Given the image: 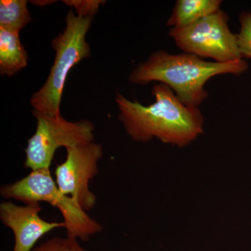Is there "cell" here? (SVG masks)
I'll list each match as a JSON object with an SVG mask.
<instances>
[{
    "label": "cell",
    "instance_id": "cell-1",
    "mask_svg": "<svg viewBox=\"0 0 251 251\" xmlns=\"http://www.w3.org/2000/svg\"><path fill=\"white\" fill-rule=\"evenodd\" d=\"M155 101L148 106L117 94L119 120L136 142L157 139L179 148L188 146L204 133V119L196 107L185 105L168 86L153 85Z\"/></svg>",
    "mask_w": 251,
    "mask_h": 251
},
{
    "label": "cell",
    "instance_id": "cell-2",
    "mask_svg": "<svg viewBox=\"0 0 251 251\" xmlns=\"http://www.w3.org/2000/svg\"><path fill=\"white\" fill-rule=\"evenodd\" d=\"M248 67L244 59L227 63L207 62L195 54L160 50L138 64L130 74L129 80L138 85L154 81L164 84L185 105L198 108L207 98L204 86L209 80L223 74L239 75Z\"/></svg>",
    "mask_w": 251,
    "mask_h": 251
},
{
    "label": "cell",
    "instance_id": "cell-3",
    "mask_svg": "<svg viewBox=\"0 0 251 251\" xmlns=\"http://www.w3.org/2000/svg\"><path fill=\"white\" fill-rule=\"evenodd\" d=\"M93 18L82 17L72 10L66 18L64 31L52 40L55 59L45 84L32 96L30 104L34 110L50 116H59L63 90L67 77L74 66L90 55L86 35Z\"/></svg>",
    "mask_w": 251,
    "mask_h": 251
},
{
    "label": "cell",
    "instance_id": "cell-4",
    "mask_svg": "<svg viewBox=\"0 0 251 251\" xmlns=\"http://www.w3.org/2000/svg\"><path fill=\"white\" fill-rule=\"evenodd\" d=\"M1 197L27 204L47 202L58 209L65 225L67 236L87 241L99 233L103 226L88 215L73 198L61 192L50 168L32 171L22 179L0 189Z\"/></svg>",
    "mask_w": 251,
    "mask_h": 251
},
{
    "label": "cell",
    "instance_id": "cell-5",
    "mask_svg": "<svg viewBox=\"0 0 251 251\" xmlns=\"http://www.w3.org/2000/svg\"><path fill=\"white\" fill-rule=\"evenodd\" d=\"M36 120L34 134L28 140L25 168L31 171L50 168L54 153L60 148L79 146L94 141V126L89 120L67 121L59 116L33 110Z\"/></svg>",
    "mask_w": 251,
    "mask_h": 251
},
{
    "label": "cell",
    "instance_id": "cell-6",
    "mask_svg": "<svg viewBox=\"0 0 251 251\" xmlns=\"http://www.w3.org/2000/svg\"><path fill=\"white\" fill-rule=\"evenodd\" d=\"M228 21V16L221 9L189 25L171 28L169 35L185 53L216 62H234L243 59Z\"/></svg>",
    "mask_w": 251,
    "mask_h": 251
},
{
    "label": "cell",
    "instance_id": "cell-7",
    "mask_svg": "<svg viewBox=\"0 0 251 251\" xmlns=\"http://www.w3.org/2000/svg\"><path fill=\"white\" fill-rule=\"evenodd\" d=\"M66 150L65 161L54 169V181L61 192L73 198L88 212L97 204V197L90 190V183L99 173L103 147L94 141Z\"/></svg>",
    "mask_w": 251,
    "mask_h": 251
},
{
    "label": "cell",
    "instance_id": "cell-8",
    "mask_svg": "<svg viewBox=\"0 0 251 251\" xmlns=\"http://www.w3.org/2000/svg\"><path fill=\"white\" fill-rule=\"evenodd\" d=\"M41 210L39 202L18 205L8 201L0 204V220L14 234V251H32L46 234L54 229L65 228L63 221L51 222L42 219Z\"/></svg>",
    "mask_w": 251,
    "mask_h": 251
},
{
    "label": "cell",
    "instance_id": "cell-9",
    "mask_svg": "<svg viewBox=\"0 0 251 251\" xmlns=\"http://www.w3.org/2000/svg\"><path fill=\"white\" fill-rule=\"evenodd\" d=\"M221 0H178L167 25L180 27L189 25L221 10Z\"/></svg>",
    "mask_w": 251,
    "mask_h": 251
},
{
    "label": "cell",
    "instance_id": "cell-10",
    "mask_svg": "<svg viewBox=\"0 0 251 251\" xmlns=\"http://www.w3.org/2000/svg\"><path fill=\"white\" fill-rule=\"evenodd\" d=\"M27 61L19 33L0 28V74L12 76L27 66Z\"/></svg>",
    "mask_w": 251,
    "mask_h": 251
},
{
    "label": "cell",
    "instance_id": "cell-11",
    "mask_svg": "<svg viewBox=\"0 0 251 251\" xmlns=\"http://www.w3.org/2000/svg\"><path fill=\"white\" fill-rule=\"evenodd\" d=\"M31 20L25 0L0 1V28L19 33Z\"/></svg>",
    "mask_w": 251,
    "mask_h": 251
},
{
    "label": "cell",
    "instance_id": "cell-12",
    "mask_svg": "<svg viewBox=\"0 0 251 251\" xmlns=\"http://www.w3.org/2000/svg\"><path fill=\"white\" fill-rule=\"evenodd\" d=\"M240 31L237 34V44L242 58L251 59V11L239 16Z\"/></svg>",
    "mask_w": 251,
    "mask_h": 251
},
{
    "label": "cell",
    "instance_id": "cell-13",
    "mask_svg": "<svg viewBox=\"0 0 251 251\" xmlns=\"http://www.w3.org/2000/svg\"><path fill=\"white\" fill-rule=\"evenodd\" d=\"M32 251H87L82 248L75 238H51L49 240L34 248Z\"/></svg>",
    "mask_w": 251,
    "mask_h": 251
},
{
    "label": "cell",
    "instance_id": "cell-14",
    "mask_svg": "<svg viewBox=\"0 0 251 251\" xmlns=\"http://www.w3.org/2000/svg\"><path fill=\"white\" fill-rule=\"evenodd\" d=\"M63 2L75 8L77 16L93 18L100 5L103 4L105 1L102 0H65Z\"/></svg>",
    "mask_w": 251,
    "mask_h": 251
}]
</instances>
